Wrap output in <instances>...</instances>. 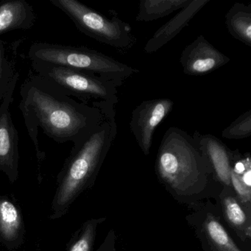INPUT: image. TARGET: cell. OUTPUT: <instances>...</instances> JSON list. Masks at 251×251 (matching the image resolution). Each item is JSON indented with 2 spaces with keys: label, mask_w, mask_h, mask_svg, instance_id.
<instances>
[{
  "label": "cell",
  "mask_w": 251,
  "mask_h": 251,
  "mask_svg": "<svg viewBox=\"0 0 251 251\" xmlns=\"http://www.w3.org/2000/svg\"><path fill=\"white\" fill-rule=\"evenodd\" d=\"M19 108L29 136L39 152V128L58 143L78 145L102 118L100 107L86 105L63 93L58 87L30 70L20 86Z\"/></svg>",
  "instance_id": "obj_1"
},
{
  "label": "cell",
  "mask_w": 251,
  "mask_h": 251,
  "mask_svg": "<svg viewBox=\"0 0 251 251\" xmlns=\"http://www.w3.org/2000/svg\"><path fill=\"white\" fill-rule=\"evenodd\" d=\"M155 170L170 192L182 200L203 197L211 177H214L209 163L192 136L177 127L167 129L163 136Z\"/></svg>",
  "instance_id": "obj_2"
},
{
  "label": "cell",
  "mask_w": 251,
  "mask_h": 251,
  "mask_svg": "<svg viewBox=\"0 0 251 251\" xmlns=\"http://www.w3.org/2000/svg\"><path fill=\"white\" fill-rule=\"evenodd\" d=\"M27 56L31 62L78 70L112 82L117 87L139 73L137 69L86 47L35 42L29 48Z\"/></svg>",
  "instance_id": "obj_3"
},
{
  "label": "cell",
  "mask_w": 251,
  "mask_h": 251,
  "mask_svg": "<svg viewBox=\"0 0 251 251\" xmlns=\"http://www.w3.org/2000/svg\"><path fill=\"white\" fill-rule=\"evenodd\" d=\"M83 34L97 42L121 50L131 49L136 42L131 27L118 17L108 18L77 0H50Z\"/></svg>",
  "instance_id": "obj_4"
},
{
  "label": "cell",
  "mask_w": 251,
  "mask_h": 251,
  "mask_svg": "<svg viewBox=\"0 0 251 251\" xmlns=\"http://www.w3.org/2000/svg\"><path fill=\"white\" fill-rule=\"evenodd\" d=\"M31 70L55 85L67 96L94 106L102 102H118L117 86L112 82L68 67L31 62Z\"/></svg>",
  "instance_id": "obj_5"
},
{
  "label": "cell",
  "mask_w": 251,
  "mask_h": 251,
  "mask_svg": "<svg viewBox=\"0 0 251 251\" xmlns=\"http://www.w3.org/2000/svg\"><path fill=\"white\" fill-rule=\"evenodd\" d=\"M174 102L169 98L148 100L141 102L131 114L130 128L139 148L149 155L154 132L173 110Z\"/></svg>",
  "instance_id": "obj_6"
},
{
  "label": "cell",
  "mask_w": 251,
  "mask_h": 251,
  "mask_svg": "<svg viewBox=\"0 0 251 251\" xmlns=\"http://www.w3.org/2000/svg\"><path fill=\"white\" fill-rule=\"evenodd\" d=\"M230 58L213 46L203 36H200L182 51L180 63L183 73L202 76L227 64Z\"/></svg>",
  "instance_id": "obj_7"
},
{
  "label": "cell",
  "mask_w": 251,
  "mask_h": 251,
  "mask_svg": "<svg viewBox=\"0 0 251 251\" xmlns=\"http://www.w3.org/2000/svg\"><path fill=\"white\" fill-rule=\"evenodd\" d=\"M192 136L209 163L216 180L223 186L231 187L230 173L234 152L213 135L202 134L195 130Z\"/></svg>",
  "instance_id": "obj_8"
},
{
  "label": "cell",
  "mask_w": 251,
  "mask_h": 251,
  "mask_svg": "<svg viewBox=\"0 0 251 251\" xmlns=\"http://www.w3.org/2000/svg\"><path fill=\"white\" fill-rule=\"evenodd\" d=\"M19 78L18 72L0 102V164L4 165L14 164L18 153V131L13 123L10 105L14 100V92Z\"/></svg>",
  "instance_id": "obj_9"
},
{
  "label": "cell",
  "mask_w": 251,
  "mask_h": 251,
  "mask_svg": "<svg viewBox=\"0 0 251 251\" xmlns=\"http://www.w3.org/2000/svg\"><path fill=\"white\" fill-rule=\"evenodd\" d=\"M209 2L210 0H192L189 5L180 10L174 17L155 32L145 45V52L154 53L165 46L189 25L194 17Z\"/></svg>",
  "instance_id": "obj_10"
},
{
  "label": "cell",
  "mask_w": 251,
  "mask_h": 251,
  "mask_svg": "<svg viewBox=\"0 0 251 251\" xmlns=\"http://www.w3.org/2000/svg\"><path fill=\"white\" fill-rule=\"evenodd\" d=\"M37 14L26 0L0 1V36L18 30H30L36 25Z\"/></svg>",
  "instance_id": "obj_11"
},
{
  "label": "cell",
  "mask_w": 251,
  "mask_h": 251,
  "mask_svg": "<svg viewBox=\"0 0 251 251\" xmlns=\"http://www.w3.org/2000/svg\"><path fill=\"white\" fill-rule=\"evenodd\" d=\"M223 218L229 227L240 238L247 242L251 239V210L238 199L231 187L223 186L220 195Z\"/></svg>",
  "instance_id": "obj_12"
},
{
  "label": "cell",
  "mask_w": 251,
  "mask_h": 251,
  "mask_svg": "<svg viewBox=\"0 0 251 251\" xmlns=\"http://www.w3.org/2000/svg\"><path fill=\"white\" fill-rule=\"evenodd\" d=\"M204 244L210 251H242L215 215L206 212L199 228Z\"/></svg>",
  "instance_id": "obj_13"
},
{
  "label": "cell",
  "mask_w": 251,
  "mask_h": 251,
  "mask_svg": "<svg viewBox=\"0 0 251 251\" xmlns=\"http://www.w3.org/2000/svg\"><path fill=\"white\" fill-rule=\"evenodd\" d=\"M226 25L236 40L251 48V7L235 3L226 15Z\"/></svg>",
  "instance_id": "obj_14"
},
{
  "label": "cell",
  "mask_w": 251,
  "mask_h": 251,
  "mask_svg": "<svg viewBox=\"0 0 251 251\" xmlns=\"http://www.w3.org/2000/svg\"><path fill=\"white\" fill-rule=\"evenodd\" d=\"M23 39L7 42L0 39V102L5 96L17 70L18 50Z\"/></svg>",
  "instance_id": "obj_15"
},
{
  "label": "cell",
  "mask_w": 251,
  "mask_h": 251,
  "mask_svg": "<svg viewBox=\"0 0 251 251\" xmlns=\"http://www.w3.org/2000/svg\"><path fill=\"white\" fill-rule=\"evenodd\" d=\"M192 0H142L136 21L149 23L167 17L176 11L183 9Z\"/></svg>",
  "instance_id": "obj_16"
},
{
  "label": "cell",
  "mask_w": 251,
  "mask_h": 251,
  "mask_svg": "<svg viewBox=\"0 0 251 251\" xmlns=\"http://www.w3.org/2000/svg\"><path fill=\"white\" fill-rule=\"evenodd\" d=\"M20 226V216L14 204L9 201L0 202V228L6 237L14 236Z\"/></svg>",
  "instance_id": "obj_17"
},
{
  "label": "cell",
  "mask_w": 251,
  "mask_h": 251,
  "mask_svg": "<svg viewBox=\"0 0 251 251\" xmlns=\"http://www.w3.org/2000/svg\"><path fill=\"white\" fill-rule=\"evenodd\" d=\"M251 135V110L244 112L222 132V136L227 139H242Z\"/></svg>",
  "instance_id": "obj_18"
},
{
  "label": "cell",
  "mask_w": 251,
  "mask_h": 251,
  "mask_svg": "<svg viewBox=\"0 0 251 251\" xmlns=\"http://www.w3.org/2000/svg\"><path fill=\"white\" fill-rule=\"evenodd\" d=\"M92 232H87L75 242L70 251H90Z\"/></svg>",
  "instance_id": "obj_19"
}]
</instances>
